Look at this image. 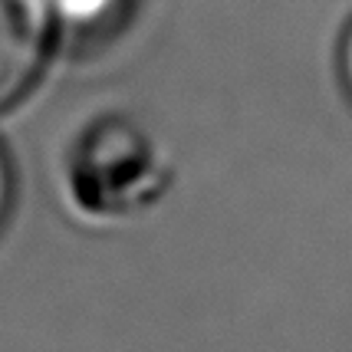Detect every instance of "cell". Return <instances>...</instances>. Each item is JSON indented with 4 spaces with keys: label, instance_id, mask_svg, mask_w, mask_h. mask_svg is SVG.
Returning a JSON list of instances; mask_svg holds the SVG:
<instances>
[{
    "label": "cell",
    "instance_id": "4",
    "mask_svg": "<svg viewBox=\"0 0 352 352\" xmlns=\"http://www.w3.org/2000/svg\"><path fill=\"white\" fill-rule=\"evenodd\" d=\"M339 79H342L346 96L352 99V20L342 33V43H339Z\"/></svg>",
    "mask_w": 352,
    "mask_h": 352
},
{
    "label": "cell",
    "instance_id": "1",
    "mask_svg": "<svg viewBox=\"0 0 352 352\" xmlns=\"http://www.w3.org/2000/svg\"><path fill=\"white\" fill-rule=\"evenodd\" d=\"M60 30L46 0H0V112L40 82Z\"/></svg>",
    "mask_w": 352,
    "mask_h": 352
},
{
    "label": "cell",
    "instance_id": "3",
    "mask_svg": "<svg viewBox=\"0 0 352 352\" xmlns=\"http://www.w3.org/2000/svg\"><path fill=\"white\" fill-rule=\"evenodd\" d=\"M10 208H14V165H10V155L0 145V230L10 217Z\"/></svg>",
    "mask_w": 352,
    "mask_h": 352
},
{
    "label": "cell",
    "instance_id": "2",
    "mask_svg": "<svg viewBox=\"0 0 352 352\" xmlns=\"http://www.w3.org/2000/svg\"><path fill=\"white\" fill-rule=\"evenodd\" d=\"M135 0H46L56 30L73 40L116 36L132 16Z\"/></svg>",
    "mask_w": 352,
    "mask_h": 352
}]
</instances>
